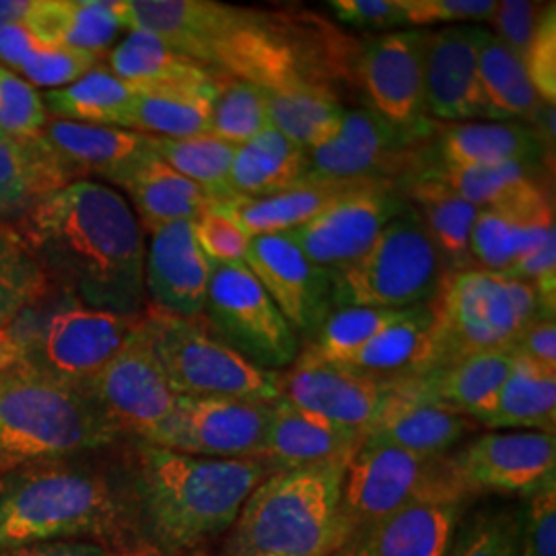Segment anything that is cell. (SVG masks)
<instances>
[{
  "instance_id": "cell-1",
  "label": "cell",
  "mask_w": 556,
  "mask_h": 556,
  "mask_svg": "<svg viewBox=\"0 0 556 556\" xmlns=\"http://www.w3.org/2000/svg\"><path fill=\"white\" fill-rule=\"evenodd\" d=\"M15 229L66 298L124 318L144 314V233L112 186L71 181L25 211Z\"/></svg>"
},
{
  "instance_id": "cell-2",
  "label": "cell",
  "mask_w": 556,
  "mask_h": 556,
  "mask_svg": "<svg viewBox=\"0 0 556 556\" xmlns=\"http://www.w3.org/2000/svg\"><path fill=\"white\" fill-rule=\"evenodd\" d=\"M140 23L181 56L225 77L268 91L334 93L318 71L319 21L298 23L215 0H153Z\"/></svg>"
},
{
  "instance_id": "cell-3",
  "label": "cell",
  "mask_w": 556,
  "mask_h": 556,
  "mask_svg": "<svg viewBox=\"0 0 556 556\" xmlns=\"http://www.w3.org/2000/svg\"><path fill=\"white\" fill-rule=\"evenodd\" d=\"M273 475L258 457L188 456L140 441L135 491L155 551L181 555L229 532L241 505Z\"/></svg>"
},
{
  "instance_id": "cell-4",
  "label": "cell",
  "mask_w": 556,
  "mask_h": 556,
  "mask_svg": "<svg viewBox=\"0 0 556 556\" xmlns=\"http://www.w3.org/2000/svg\"><path fill=\"white\" fill-rule=\"evenodd\" d=\"M351 459L273 472L241 505L223 556H340L342 482Z\"/></svg>"
},
{
  "instance_id": "cell-5",
  "label": "cell",
  "mask_w": 556,
  "mask_h": 556,
  "mask_svg": "<svg viewBox=\"0 0 556 556\" xmlns=\"http://www.w3.org/2000/svg\"><path fill=\"white\" fill-rule=\"evenodd\" d=\"M118 435L85 388L25 363L0 376V472L105 447Z\"/></svg>"
},
{
  "instance_id": "cell-6",
  "label": "cell",
  "mask_w": 556,
  "mask_h": 556,
  "mask_svg": "<svg viewBox=\"0 0 556 556\" xmlns=\"http://www.w3.org/2000/svg\"><path fill=\"white\" fill-rule=\"evenodd\" d=\"M119 505L110 484L73 468L25 470L0 484V548L17 551L43 542L110 534Z\"/></svg>"
},
{
  "instance_id": "cell-7",
  "label": "cell",
  "mask_w": 556,
  "mask_h": 556,
  "mask_svg": "<svg viewBox=\"0 0 556 556\" xmlns=\"http://www.w3.org/2000/svg\"><path fill=\"white\" fill-rule=\"evenodd\" d=\"M429 309L431 369L477 353L511 351L528 324L551 318L534 285L475 266L447 273Z\"/></svg>"
},
{
  "instance_id": "cell-8",
  "label": "cell",
  "mask_w": 556,
  "mask_h": 556,
  "mask_svg": "<svg viewBox=\"0 0 556 556\" xmlns=\"http://www.w3.org/2000/svg\"><path fill=\"white\" fill-rule=\"evenodd\" d=\"M445 275L435 241L410 206L388 223L355 264L332 275L334 309L349 305L396 312L427 307Z\"/></svg>"
},
{
  "instance_id": "cell-9",
  "label": "cell",
  "mask_w": 556,
  "mask_h": 556,
  "mask_svg": "<svg viewBox=\"0 0 556 556\" xmlns=\"http://www.w3.org/2000/svg\"><path fill=\"white\" fill-rule=\"evenodd\" d=\"M441 497L470 498L450 454L418 456L390 445L363 443L342 482L340 519L346 538L344 553L397 509L422 498Z\"/></svg>"
},
{
  "instance_id": "cell-10",
  "label": "cell",
  "mask_w": 556,
  "mask_h": 556,
  "mask_svg": "<svg viewBox=\"0 0 556 556\" xmlns=\"http://www.w3.org/2000/svg\"><path fill=\"white\" fill-rule=\"evenodd\" d=\"M142 319L178 396L277 402L278 374L264 371L208 332L202 319H184L147 307Z\"/></svg>"
},
{
  "instance_id": "cell-11",
  "label": "cell",
  "mask_w": 556,
  "mask_h": 556,
  "mask_svg": "<svg viewBox=\"0 0 556 556\" xmlns=\"http://www.w3.org/2000/svg\"><path fill=\"white\" fill-rule=\"evenodd\" d=\"M431 118L400 124L374 108L346 110L337 137L309 151V178L383 179L400 184L433 165Z\"/></svg>"
},
{
  "instance_id": "cell-12",
  "label": "cell",
  "mask_w": 556,
  "mask_h": 556,
  "mask_svg": "<svg viewBox=\"0 0 556 556\" xmlns=\"http://www.w3.org/2000/svg\"><path fill=\"white\" fill-rule=\"evenodd\" d=\"M200 319L211 334L264 371H285L303 346L243 262L213 268Z\"/></svg>"
},
{
  "instance_id": "cell-13",
  "label": "cell",
  "mask_w": 556,
  "mask_h": 556,
  "mask_svg": "<svg viewBox=\"0 0 556 556\" xmlns=\"http://www.w3.org/2000/svg\"><path fill=\"white\" fill-rule=\"evenodd\" d=\"M137 319L68 299V303L60 305L46 318L34 340L20 338L21 363L48 378L85 388L118 353Z\"/></svg>"
},
{
  "instance_id": "cell-14",
  "label": "cell",
  "mask_w": 556,
  "mask_h": 556,
  "mask_svg": "<svg viewBox=\"0 0 556 556\" xmlns=\"http://www.w3.org/2000/svg\"><path fill=\"white\" fill-rule=\"evenodd\" d=\"M85 390L119 433H135L140 441L167 420L178 402L142 316Z\"/></svg>"
},
{
  "instance_id": "cell-15",
  "label": "cell",
  "mask_w": 556,
  "mask_h": 556,
  "mask_svg": "<svg viewBox=\"0 0 556 556\" xmlns=\"http://www.w3.org/2000/svg\"><path fill=\"white\" fill-rule=\"evenodd\" d=\"M270 417L273 402L178 396L174 413L144 443L188 456L260 459Z\"/></svg>"
},
{
  "instance_id": "cell-16",
  "label": "cell",
  "mask_w": 556,
  "mask_h": 556,
  "mask_svg": "<svg viewBox=\"0 0 556 556\" xmlns=\"http://www.w3.org/2000/svg\"><path fill=\"white\" fill-rule=\"evenodd\" d=\"M408 208V200L400 194L394 181H374L287 236L314 264L334 275L355 264L388 223Z\"/></svg>"
},
{
  "instance_id": "cell-17",
  "label": "cell",
  "mask_w": 556,
  "mask_h": 556,
  "mask_svg": "<svg viewBox=\"0 0 556 556\" xmlns=\"http://www.w3.org/2000/svg\"><path fill=\"white\" fill-rule=\"evenodd\" d=\"M243 264L298 332L301 344L312 342L334 312L332 273L307 258L287 233L250 238Z\"/></svg>"
},
{
  "instance_id": "cell-18",
  "label": "cell",
  "mask_w": 556,
  "mask_h": 556,
  "mask_svg": "<svg viewBox=\"0 0 556 556\" xmlns=\"http://www.w3.org/2000/svg\"><path fill=\"white\" fill-rule=\"evenodd\" d=\"M464 489L530 497L556 480V439L540 431H495L468 441L452 454Z\"/></svg>"
},
{
  "instance_id": "cell-19",
  "label": "cell",
  "mask_w": 556,
  "mask_h": 556,
  "mask_svg": "<svg viewBox=\"0 0 556 556\" xmlns=\"http://www.w3.org/2000/svg\"><path fill=\"white\" fill-rule=\"evenodd\" d=\"M556 241L555 204L548 188L528 179L505 199L478 208L470 258L475 268L505 275L511 264Z\"/></svg>"
},
{
  "instance_id": "cell-20",
  "label": "cell",
  "mask_w": 556,
  "mask_h": 556,
  "mask_svg": "<svg viewBox=\"0 0 556 556\" xmlns=\"http://www.w3.org/2000/svg\"><path fill=\"white\" fill-rule=\"evenodd\" d=\"M278 390L282 400L299 408L363 433L392 392V383L301 349L293 365L278 374Z\"/></svg>"
},
{
  "instance_id": "cell-21",
  "label": "cell",
  "mask_w": 556,
  "mask_h": 556,
  "mask_svg": "<svg viewBox=\"0 0 556 556\" xmlns=\"http://www.w3.org/2000/svg\"><path fill=\"white\" fill-rule=\"evenodd\" d=\"M480 25H450L425 36V114L452 124L497 122L478 73Z\"/></svg>"
},
{
  "instance_id": "cell-22",
  "label": "cell",
  "mask_w": 556,
  "mask_h": 556,
  "mask_svg": "<svg viewBox=\"0 0 556 556\" xmlns=\"http://www.w3.org/2000/svg\"><path fill=\"white\" fill-rule=\"evenodd\" d=\"M144 252V295L151 309L199 319L215 264L204 256L190 220L153 229Z\"/></svg>"
},
{
  "instance_id": "cell-23",
  "label": "cell",
  "mask_w": 556,
  "mask_h": 556,
  "mask_svg": "<svg viewBox=\"0 0 556 556\" xmlns=\"http://www.w3.org/2000/svg\"><path fill=\"white\" fill-rule=\"evenodd\" d=\"M425 36L418 29L378 36L361 48L355 62L371 108L400 124L427 118Z\"/></svg>"
},
{
  "instance_id": "cell-24",
  "label": "cell",
  "mask_w": 556,
  "mask_h": 556,
  "mask_svg": "<svg viewBox=\"0 0 556 556\" xmlns=\"http://www.w3.org/2000/svg\"><path fill=\"white\" fill-rule=\"evenodd\" d=\"M361 445L363 433L357 429L337 425L280 397L273 402L260 459L273 472H280L332 459H353Z\"/></svg>"
},
{
  "instance_id": "cell-25",
  "label": "cell",
  "mask_w": 556,
  "mask_h": 556,
  "mask_svg": "<svg viewBox=\"0 0 556 556\" xmlns=\"http://www.w3.org/2000/svg\"><path fill=\"white\" fill-rule=\"evenodd\" d=\"M468 498L415 501L379 521L342 556H447Z\"/></svg>"
},
{
  "instance_id": "cell-26",
  "label": "cell",
  "mask_w": 556,
  "mask_h": 556,
  "mask_svg": "<svg viewBox=\"0 0 556 556\" xmlns=\"http://www.w3.org/2000/svg\"><path fill=\"white\" fill-rule=\"evenodd\" d=\"M511 351H489L450 361L417 378L394 381L392 390L404 396L438 404L457 415L477 420L482 417L498 388L511 371Z\"/></svg>"
},
{
  "instance_id": "cell-27",
  "label": "cell",
  "mask_w": 556,
  "mask_h": 556,
  "mask_svg": "<svg viewBox=\"0 0 556 556\" xmlns=\"http://www.w3.org/2000/svg\"><path fill=\"white\" fill-rule=\"evenodd\" d=\"M478 427L470 417L392 390L363 431V443L390 445L418 456H447Z\"/></svg>"
},
{
  "instance_id": "cell-28",
  "label": "cell",
  "mask_w": 556,
  "mask_h": 556,
  "mask_svg": "<svg viewBox=\"0 0 556 556\" xmlns=\"http://www.w3.org/2000/svg\"><path fill=\"white\" fill-rule=\"evenodd\" d=\"M431 155L435 165L450 169L498 163H526L538 167L548 151L530 124L497 119L439 126Z\"/></svg>"
},
{
  "instance_id": "cell-29",
  "label": "cell",
  "mask_w": 556,
  "mask_h": 556,
  "mask_svg": "<svg viewBox=\"0 0 556 556\" xmlns=\"http://www.w3.org/2000/svg\"><path fill=\"white\" fill-rule=\"evenodd\" d=\"M41 139L73 179L98 176L116 186L119 176L151 149L149 137L116 126L48 119Z\"/></svg>"
},
{
  "instance_id": "cell-30",
  "label": "cell",
  "mask_w": 556,
  "mask_h": 556,
  "mask_svg": "<svg viewBox=\"0 0 556 556\" xmlns=\"http://www.w3.org/2000/svg\"><path fill=\"white\" fill-rule=\"evenodd\" d=\"M383 179H314L307 178L291 190L266 199H233L215 204L238 223L248 238L289 233L316 219L358 188Z\"/></svg>"
},
{
  "instance_id": "cell-31",
  "label": "cell",
  "mask_w": 556,
  "mask_h": 556,
  "mask_svg": "<svg viewBox=\"0 0 556 556\" xmlns=\"http://www.w3.org/2000/svg\"><path fill=\"white\" fill-rule=\"evenodd\" d=\"M116 186L128 194L137 208L140 227L147 233L178 220L194 223L202 213L215 206L211 197L157 157L153 149L132 163L119 176Z\"/></svg>"
},
{
  "instance_id": "cell-32",
  "label": "cell",
  "mask_w": 556,
  "mask_h": 556,
  "mask_svg": "<svg viewBox=\"0 0 556 556\" xmlns=\"http://www.w3.org/2000/svg\"><path fill=\"white\" fill-rule=\"evenodd\" d=\"M23 25L41 41L103 56L124 29L122 0H34Z\"/></svg>"
},
{
  "instance_id": "cell-33",
  "label": "cell",
  "mask_w": 556,
  "mask_h": 556,
  "mask_svg": "<svg viewBox=\"0 0 556 556\" xmlns=\"http://www.w3.org/2000/svg\"><path fill=\"white\" fill-rule=\"evenodd\" d=\"M400 194L417 211L435 241L447 273L472 268L470 236L478 208L459 199L431 172H422L396 184Z\"/></svg>"
},
{
  "instance_id": "cell-34",
  "label": "cell",
  "mask_w": 556,
  "mask_h": 556,
  "mask_svg": "<svg viewBox=\"0 0 556 556\" xmlns=\"http://www.w3.org/2000/svg\"><path fill=\"white\" fill-rule=\"evenodd\" d=\"M309 178V153L268 126L238 147L229 172L233 199H266Z\"/></svg>"
},
{
  "instance_id": "cell-35",
  "label": "cell",
  "mask_w": 556,
  "mask_h": 556,
  "mask_svg": "<svg viewBox=\"0 0 556 556\" xmlns=\"http://www.w3.org/2000/svg\"><path fill=\"white\" fill-rule=\"evenodd\" d=\"M478 425L497 431L526 429L555 435L556 369L514 353L511 371Z\"/></svg>"
},
{
  "instance_id": "cell-36",
  "label": "cell",
  "mask_w": 556,
  "mask_h": 556,
  "mask_svg": "<svg viewBox=\"0 0 556 556\" xmlns=\"http://www.w3.org/2000/svg\"><path fill=\"white\" fill-rule=\"evenodd\" d=\"M340 363L388 383L427 374L433 363L429 305L413 309Z\"/></svg>"
},
{
  "instance_id": "cell-37",
  "label": "cell",
  "mask_w": 556,
  "mask_h": 556,
  "mask_svg": "<svg viewBox=\"0 0 556 556\" xmlns=\"http://www.w3.org/2000/svg\"><path fill=\"white\" fill-rule=\"evenodd\" d=\"M75 181L40 137L0 135V215H23L36 202Z\"/></svg>"
},
{
  "instance_id": "cell-38",
  "label": "cell",
  "mask_w": 556,
  "mask_h": 556,
  "mask_svg": "<svg viewBox=\"0 0 556 556\" xmlns=\"http://www.w3.org/2000/svg\"><path fill=\"white\" fill-rule=\"evenodd\" d=\"M108 64L112 75L137 89H190L219 80V73L181 56L160 38L139 29L128 31L108 54Z\"/></svg>"
},
{
  "instance_id": "cell-39",
  "label": "cell",
  "mask_w": 556,
  "mask_h": 556,
  "mask_svg": "<svg viewBox=\"0 0 556 556\" xmlns=\"http://www.w3.org/2000/svg\"><path fill=\"white\" fill-rule=\"evenodd\" d=\"M220 77V75H219ZM219 83V80H217ZM217 83L190 89H137L124 119L126 130L147 137L188 139L211 132Z\"/></svg>"
},
{
  "instance_id": "cell-40",
  "label": "cell",
  "mask_w": 556,
  "mask_h": 556,
  "mask_svg": "<svg viewBox=\"0 0 556 556\" xmlns=\"http://www.w3.org/2000/svg\"><path fill=\"white\" fill-rule=\"evenodd\" d=\"M478 73L495 119L530 124L546 105L538 98L523 62L484 27L478 46Z\"/></svg>"
},
{
  "instance_id": "cell-41",
  "label": "cell",
  "mask_w": 556,
  "mask_h": 556,
  "mask_svg": "<svg viewBox=\"0 0 556 556\" xmlns=\"http://www.w3.org/2000/svg\"><path fill=\"white\" fill-rule=\"evenodd\" d=\"M270 126L307 153L334 139L346 108L321 89H262Z\"/></svg>"
},
{
  "instance_id": "cell-42",
  "label": "cell",
  "mask_w": 556,
  "mask_h": 556,
  "mask_svg": "<svg viewBox=\"0 0 556 556\" xmlns=\"http://www.w3.org/2000/svg\"><path fill=\"white\" fill-rule=\"evenodd\" d=\"M135 96V85L118 79L110 71L96 68L73 85L48 91L41 98L52 119L124 128Z\"/></svg>"
},
{
  "instance_id": "cell-43",
  "label": "cell",
  "mask_w": 556,
  "mask_h": 556,
  "mask_svg": "<svg viewBox=\"0 0 556 556\" xmlns=\"http://www.w3.org/2000/svg\"><path fill=\"white\" fill-rule=\"evenodd\" d=\"M157 157L174 167L184 178L197 184L215 204L233 200L229 186V172L238 147L213 135H199L188 139L149 137Z\"/></svg>"
},
{
  "instance_id": "cell-44",
  "label": "cell",
  "mask_w": 556,
  "mask_h": 556,
  "mask_svg": "<svg viewBox=\"0 0 556 556\" xmlns=\"http://www.w3.org/2000/svg\"><path fill=\"white\" fill-rule=\"evenodd\" d=\"M50 278L15 225H0V332H9L50 293Z\"/></svg>"
},
{
  "instance_id": "cell-45",
  "label": "cell",
  "mask_w": 556,
  "mask_h": 556,
  "mask_svg": "<svg viewBox=\"0 0 556 556\" xmlns=\"http://www.w3.org/2000/svg\"><path fill=\"white\" fill-rule=\"evenodd\" d=\"M413 309H376V307H338L321 324L318 334L301 349L326 361H344L358 346L386 330L388 326L406 318Z\"/></svg>"
},
{
  "instance_id": "cell-46",
  "label": "cell",
  "mask_w": 556,
  "mask_h": 556,
  "mask_svg": "<svg viewBox=\"0 0 556 556\" xmlns=\"http://www.w3.org/2000/svg\"><path fill=\"white\" fill-rule=\"evenodd\" d=\"M270 126L262 89L248 80L220 75L211 105V132L229 144L241 147Z\"/></svg>"
},
{
  "instance_id": "cell-47",
  "label": "cell",
  "mask_w": 556,
  "mask_h": 556,
  "mask_svg": "<svg viewBox=\"0 0 556 556\" xmlns=\"http://www.w3.org/2000/svg\"><path fill=\"white\" fill-rule=\"evenodd\" d=\"M536 169L534 165L526 163H498L464 169L439 167L433 163L427 172H431L447 188H452L459 199L470 202L477 208H484L505 199L528 179L536 178Z\"/></svg>"
},
{
  "instance_id": "cell-48",
  "label": "cell",
  "mask_w": 556,
  "mask_h": 556,
  "mask_svg": "<svg viewBox=\"0 0 556 556\" xmlns=\"http://www.w3.org/2000/svg\"><path fill=\"white\" fill-rule=\"evenodd\" d=\"M101 59L103 56L85 50L40 41L15 73L36 89L54 91L96 71Z\"/></svg>"
},
{
  "instance_id": "cell-49",
  "label": "cell",
  "mask_w": 556,
  "mask_h": 556,
  "mask_svg": "<svg viewBox=\"0 0 556 556\" xmlns=\"http://www.w3.org/2000/svg\"><path fill=\"white\" fill-rule=\"evenodd\" d=\"M48 119L40 91L0 64V135L36 139Z\"/></svg>"
},
{
  "instance_id": "cell-50",
  "label": "cell",
  "mask_w": 556,
  "mask_h": 556,
  "mask_svg": "<svg viewBox=\"0 0 556 556\" xmlns=\"http://www.w3.org/2000/svg\"><path fill=\"white\" fill-rule=\"evenodd\" d=\"M447 556H519L514 514L491 509L462 519Z\"/></svg>"
},
{
  "instance_id": "cell-51",
  "label": "cell",
  "mask_w": 556,
  "mask_h": 556,
  "mask_svg": "<svg viewBox=\"0 0 556 556\" xmlns=\"http://www.w3.org/2000/svg\"><path fill=\"white\" fill-rule=\"evenodd\" d=\"M514 521L517 555L556 556V480L523 497Z\"/></svg>"
},
{
  "instance_id": "cell-52",
  "label": "cell",
  "mask_w": 556,
  "mask_h": 556,
  "mask_svg": "<svg viewBox=\"0 0 556 556\" xmlns=\"http://www.w3.org/2000/svg\"><path fill=\"white\" fill-rule=\"evenodd\" d=\"M194 238L200 250L215 266L239 264L245 258L250 238L243 233L236 220L225 215L217 206H211L192 223Z\"/></svg>"
},
{
  "instance_id": "cell-53",
  "label": "cell",
  "mask_w": 556,
  "mask_h": 556,
  "mask_svg": "<svg viewBox=\"0 0 556 556\" xmlns=\"http://www.w3.org/2000/svg\"><path fill=\"white\" fill-rule=\"evenodd\" d=\"M526 73L536 89L538 98L546 105L556 101V9L555 2L544 4L538 21L536 36L526 56Z\"/></svg>"
},
{
  "instance_id": "cell-54",
  "label": "cell",
  "mask_w": 556,
  "mask_h": 556,
  "mask_svg": "<svg viewBox=\"0 0 556 556\" xmlns=\"http://www.w3.org/2000/svg\"><path fill=\"white\" fill-rule=\"evenodd\" d=\"M497 0H402L406 25H450L493 20Z\"/></svg>"
},
{
  "instance_id": "cell-55",
  "label": "cell",
  "mask_w": 556,
  "mask_h": 556,
  "mask_svg": "<svg viewBox=\"0 0 556 556\" xmlns=\"http://www.w3.org/2000/svg\"><path fill=\"white\" fill-rule=\"evenodd\" d=\"M546 2L530 0H498L497 11L493 15L495 36L503 41L517 59L526 62L528 50L536 36L538 21Z\"/></svg>"
},
{
  "instance_id": "cell-56",
  "label": "cell",
  "mask_w": 556,
  "mask_h": 556,
  "mask_svg": "<svg viewBox=\"0 0 556 556\" xmlns=\"http://www.w3.org/2000/svg\"><path fill=\"white\" fill-rule=\"evenodd\" d=\"M338 21L357 29H392L406 25L402 0H332Z\"/></svg>"
},
{
  "instance_id": "cell-57",
  "label": "cell",
  "mask_w": 556,
  "mask_h": 556,
  "mask_svg": "<svg viewBox=\"0 0 556 556\" xmlns=\"http://www.w3.org/2000/svg\"><path fill=\"white\" fill-rule=\"evenodd\" d=\"M511 353L556 369L555 318H538L532 324H528L514 342Z\"/></svg>"
},
{
  "instance_id": "cell-58",
  "label": "cell",
  "mask_w": 556,
  "mask_h": 556,
  "mask_svg": "<svg viewBox=\"0 0 556 556\" xmlns=\"http://www.w3.org/2000/svg\"><path fill=\"white\" fill-rule=\"evenodd\" d=\"M20 556H105L103 548L93 542H77V540H59L43 542L15 551Z\"/></svg>"
},
{
  "instance_id": "cell-59",
  "label": "cell",
  "mask_w": 556,
  "mask_h": 556,
  "mask_svg": "<svg viewBox=\"0 0 556 556\" xmlns=\"http://www.w3.org/2000/svg\"><path fill=\"white\" fill-rule=\"evenodd\" d=\"M23 361V344L20 337L9 332H0V376Z\"/></svg>"
},
{
  "instance_id": "cell-60",
  "label": "cell",
  "mask_w": 556,
  "mask_h": 556,
  "mask_svg": "<svg viewBox=\"0 0 556 556\" xmlns=\"http://www.w3.org/2000/svg\"><path fill=\"white\" fill-rule=\"evenodd\" d=\"M31 2L34 0H0V29L25 23Z\"/></svg>"
},
{
  "instance_id": "cell-61",
  "label": "cell",
  "mask_w": 556,
  "mask_h": 556,
  "mask_svg": "<svg viewBox=\"0 0 556 556\" xmlns=\"http://www.w3.org/2000/svg\"><path fill=\"white\" fill-rule=\"evenodd\" d=\"M124 556H178V555H165V553H160V551H155V548H151V551H140V553H130V555ZM188 556H206L202 555V553H194V555Z\"/></svg>"
},
{
  "instance_id": "cell-62",
  "label": "cell",
  "mask_w": 556,
  "mask_h": 556,
  "mask_svg": "<svg viewBox=\"0 0 556 556\" xmlns=\"http://www.w3.org/2000/svg\"><path fill=\"white\" fill-rule=\"evenodd\" d=\"M9 556H20V555H17V553H15V551H13V553H11V555H9Z\"/></svg>"
}]
</instances>
